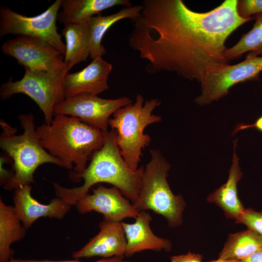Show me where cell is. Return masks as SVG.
<instances>
[{"mask_svg":"<svg viewBox=\"0 0 262 262\" xmlns=\"http://www.w3.org/2000/svg\"><path fill=\"white\" fill-rule=\"evenodd\" d=\"M249 128H255L262 132V115L257 118L256 121L251 124H237L232 132V135H235L240 131Z\"/></svg>","mask_w":262,"mask_h":262,"instance_id":"cell-28","label":"cell"},{"mask_svg":"<svg viewBox=\"0 0 262 262\" xmlns=\"http://www.w3.org/2000/svg\"><path fill=\"white\" fill-rule=\"evenodd\" d=\"M237 10L244 18L262 13V0H237Z\"/></svg>","mask_w":262,"mask_h":262,"instance_id":"cell-25","label":"cell"},{"mask_svg":"<svg viewBox=\"0 0 262 262\" xmlns=\"http://www.w3.org/2000/svg\"><path fill=\"white\" fill-rule=\"evenodd\" d=\"M17 117L23 129L21 135H16V128L3 120L0 121L2 129L0 147L13 161L14 175L4 185L7 190L33 182L35 170L43 164H54L68 169L64 162L50 154L42 146L36 132L33 115L21 114Z\"/></svg>","mask_w":262,"mask_h":262,"instance_id":"cell-4","label":"cell"},{"mask_svg":"<svg viewBox=\"0 0 262 262\" xmlns=\"http://www.w3.org/2000/svg\"><path fill=\"white\" fill-rule=\"evenodd\" d=\"M36 133L45 149L51 155L73 168L69 176L75 182L81 175L94 153L104 145L105 132L78 118L55 115L50 124L45 123L36 128Z\"/></svg>","mask_w":262,"mask_h":262,"instance_id":"cell-2","label":"cell"},{"mask_svg":"<svg viewBox=\"0 0 262 262\" xmlns=\"http://www.w3.org/2000/svg\"><path fill=\"white\" fill-rule=\"evenodd\" d=\"M262 72V56L247 54L238 64L223 65L207 70L200 81L201 93L196 99L199 105H206L226 96L229 89L240 82L257 80Z\"/></svg>","mask_w":262,"mask_h":262,"instance_id":"cell-9","label":"cell"},{"mask_svg":"<svg viewBox=\"0 0 262 262\" xmlns=\"http://www.w3.org/2000/svg\"><path fill=\"white\" fill-rule=\"evenodd\" d=\"M252 16L255 22L252 29L243 34L235 45L226 49L225 57L228 62L241 57L246 52L252 56L262 55V13Z\"/></svg>","mask_w":262,"mask_h":262,"instance_id":"cell-23","label":"cell"},{"mask_svg":"<svg viewBox=\"0 0 262 262\" xmlns=\"http://www.w3.org/2000/svg\"><path fill=\"white\" fill-rule=\"evenodd\" d=\"M67 73L65 66L53 71H34L25 68L21 79L15 82L10 79L1 85L0 98L6 99L18 93L25 94L38 105L46 123L50 124L55 107L66 99L64 79Z\"/></svg>","mask_w":262,"mask_h":262,"instance_id":"cell-7","label":"cell"},{"mask_svg":"<svg viewBox=\"0 0 262 262\" xmlns=\"http://www.w3.org/2000/svg\"><path fill=\"white\" fill-rule=\"evenodd\" d=\"M144 102V98L138 94L133 104L130 103L118 109L109 120L120 154L133 171L139 168L142 150L151 142L149 135L144 133L145 128L162 120L161 116L152 114L160 105L161 101L152 98Z\"/></svg>","mask_w":262,"mask_h":262,"instance_id":"cell-5","label":"cell"},{"mask_svg":"<svg viewBox=\"0 0 262 262\" xmlns=\"http://www.w3.org/2000/svg\"><path fill=\"white\" fill-rule=\"evenodd\" d=\"M112 69L111 64L98 56L82 70L67 73L64 79L66 98L82 94L98 96L107 90L108 78Z\"/></svg>","mask_w":262,"mask_h":262,"instance_id":"cell-13","label":"cell"},{"mask_svg":"<svg viewBox=\"0 0 262 262\" xmlns=\"http://www.w3.org/2000/svg\"><path fill=\"white\" fill-rule=\"evenodd\" d=\"M203 257L199 254L189 252L186 254L175 255L170 257V262H203Z\"/></svg>","mask_w":262,"mask_h":262,"instance_id":"cell-27","label":"cell"},{"mask_svg":"<svg viewBox=\"0 0 262 262\" xmlns=\"http://www.w3.org/2000/svg\"><path fill=\"white\" fill-rule=\"evenodd\" d=\"M2 53L15 58L20 65L34 71H53L65 66L63 54L48 42L19 35L5 41Z\"/></svg>","mask_w":262,"mask_h":262,"instance_id":"cell-11","label":"cell"},{"mask_svg":"<svg viewBox=\"0 0 262 262\" xmlns=\"http://www.w3.org/2000/svg\"><path fill=\"white\" fill-rule=\"evenodd\" d=\"M144 166L132 170L121 156L115 139L113 130L105 132L102 147L93 154L89 164L81 175L83 183L79 187L67 188L52 182L55 195L70 205L88 193L94 185L108 183L118 188L123 195L134 203L140 191Z\"/></svg>","mask_w":262,"mask_h":262,"instance_id":"cell-3","label":"cell"},{"mask_svg":"<svg viewBox=\"0 0 262 262\" xmlns=\"http://www.w3.org/2000/svg\"><path fill=\"white\" fill-rule=\"evenodd\" d=\"M61 0H56L45 12L27 16L6 6L0 7V37L7 34L23 35L42 40L65 55L66 46L57 31L56 20Z\"/></svg>","mask_w":262,"mask_h":262,"instance_id":"cell-8","label":"cell"},{"mask_svg":"<svg viewBox=\"0 0 262 262\" xmlns=\"http://www.w3.org/2000/svg\"><path fill=\"white\" fill-rule=\"evenodd\" d=\"M117 5L132 4L128 0H61L57 20L64 25L86 23L94 15Z\"/></svg>","mask_w":262,"mask_h":262,"instance_id":"cell-18","label":"cell"},{"mask_svg":"<svg viewBox=\"0 0 262 262\" xmlns=\"http://www.w3.org/2000/svg\"><path fill=\"white\" fill-rule=\"evenodd\" d=\"M262 248V236L247 229L229 234L218 259L239 261Z\"/></svg>","mask_w":262,"mask_h":262,"instance_id":"cell-22","label":"cell"},{"mask_svg":"<svg viewBox=\"0 0 262 262\" xmlns=\"http://www.w3.org/2000/svg\"><path fill=\"white\" fill-rule=\"evenodd\" d=\"M98 226V233L82 248L74 251L73 258L125 257L127 240L121 222H112L103 218Z\"/></svg>","mask_w":262,"mask_h":262,"instance_id":"cell-14","label":"cell"},{"mask_svg":"<svg viewBox=\"0 0 262 262\" xmlns=\"http://www.w3.org/2000/svg\"><path fill=\"white\" fill-rule=\"evenodd\" d=\"M132 103L128 97L105 99L98 96L82 94L66 98L54 109L55 115L76 117L83 122L108 131L110 117L118 109Z\"/></svg>","mask_w":262,"mask_h":262,"instance_id":"cell-10","label":"cell"},{"mask_svg":"<svg viewBox=\"0 0 262 262\" xmlns=\"http://www.w3.org/2000/svg\"><path fill=\"white\" fill-rule=\"evenodd\" d=\"M134 219L133 223L121 222L127 240L125 256L130 257L146 250L166 252L171 250L169 239L160 237L152 231L150 227L152 217L148 213L141 211Z\"/></svg>","mask_w":262,"mask_h":262,"instance_id":"cell-16","label":"cell"},{"mask_svg":"<svg viewBox=\"0 0 262 262\" xmlns=\"http://www.w3.org/2000/svg\"><path fill=\"white\" fill-rule=\"evenodd\" d=\"M237 139L233 141L232 164L227 182L207 198L209 202L215 203L224 211L227 218L236 220L245 209L238 196L237 183L243 176L236 154Z\"/></svg>","mask_w":262,"mask_h":262,"instance_id":"cell-17","label":"cell"},{"mask_svg":"<svg viewBox=\"0 0 262 262\" xmlns=\"http://www.w3.org/2000/svg\"><path fill=\"white\" fill-rule=\"evenodd\" d=\"M235 222L246 225L247 229L262 236V211L258 212L251 208L245 209Z\"/></svg>","mask_w":262,"mask_h":262,"instance_id":"cell-24","label":"cell"},{"mask_svg":"<svg viewBox=\"0 0 262 262\" xmlns=\"http://www.w3.org/2000/svg\"><path fill=\"white\" fill-rule=\"evenodd\" d=\"M238 261L235 260H223L218 259L217 260L211 261L209 262H238Z\"/></svg>","mask_w":262,"mask_h":262,"instance_id":"cell-30","label":"cell"},{"mask_svg":"<svg viewBox=\"0 0 262 262\" xmlns=\"http://www.w3.org/2000/svg\"><path fill=\"white\" fill-rule=\"evenodd\" d=\"M238 262H262V248Z\"/></svg>","mask_w":262,"mask_h":262,"instance_id":"cell-29","label":"cell"},{"mask_svg":"<svg viewBox=\"0 0 262 262\" xmlns=\"http://www.w3.org/2000/svg\"><path fill=\"white\" fill-rule=\"evenodd\" d=\"M237 4V0H225L199 13L181 0H145L132 20L129 46L147 61L148 73L172 72L199 82L207 70L229 64L225 57L227 39L254 19L241 17Z\"/></svg>","mask_w":262,"mask_h":262,"instance_id":"cell-1","label":"cell"},{"mask_svg":"<svg viewBox=\"0 0 262 262\" xmlns=\"http://www.w3.org/2000/svg\"><path fill=\"white\" fill-rule=\"evenodd\" d=\"M30 185L19 186L14 190L15 211L26 229L40 217L61 219L70 211L71 205L59 197L52 199L49 204H43L31 195Z\"/></svg>","mask_w":262,"mask_h":262,"instance_id":"cell-15","label":"cell"},{"mask_svg":"<svg viewBox=\"0 0 262 262\" xmlns=\"http://www.w3.org/2000/svg\"><path fill=\"white\" fill-rule=\"evenodd\" d=\"M79 213L85 214L95 211L103 218L112 222H122L126 218H135L139 213L129 200L115 187L107 188L98 185L80 198L75 205Z\"/></svg>","mask_w":262,"mask_h":262,"instance_id":"cell-12","label":"cell"},{"mask_svg":"<svg viewBox=\"0 0 262 262\" xmlns=\"http://www.w3.org/2000/svg\"><path fill=\"white\" fill-rule=\"evenodd\" d=\"M151 158L144 167L137 200L132 203L139 212L151 210L164 217L171 228L182 224L186 203L180 195H175L167 180L171 165L158 149L150 151Z\"/></svg>","mask_w":262,"mask_h":262,"instance_id":"cell-6","label":"cell"},{"mask_svg":"<svg viewBox=\"0 0 262 262\" xmlns=\"http://www.w3.org/2000/svg\"><path fill=\"white\" fill-rule=\"evenodd\" d=\"M14 206L5 204L0 199V262L13 258L14 251L11 245L22 239L26 230L21 225Z\"/></svg>","mask_w":262,"mask_h":262,"instance_id":"cell-21","label":"cell"},{"mask_svg":"<svg viewBox=\"0 0 262 262\" xmlns=\"http://www.w3.org/2000/svg\"><path fill=\"white\" fill-rule=\"evenodd\" d=\"M143 8L141 5L126 7L115 14L102 16L98 15L87 23L90 37V58L92 60L105 55L106 51L101 41L107 30L115 23L126 18L135 19Z\"/></svg>","mask_w":262,"mask_h":262,"instance_id":"cell-19","label":"cell"},{"mask_svg":"<svg viewBox=\"0 0 262 262\" xmlns=\"http://www.w3.org/2000/svg\"><path fill=\"white\" fill-rule=\"evenodd\" d=\"M62 34L66 39L64 63L68 72L75 65L90 56V37L86 23L64 25Z\"/></svg>","mask_w":262,"mask_h":262,"instance_id":"cell-20","label":"cell"},{"mask_svg":"<svg viewBox=\"0 0 262 262\" xmlns=\"http://www.w3.org/2000/svg\"><path fill=\"white\" fill-rule=\"evenodd\" d=\"M7 262H83L77 260H64V261H51V260H23L12 258ZM94 262H135L126 260L123 256H115L109 258H102L101 260Z\"/></svg>","mask_w":262,"mask_h":262,"instance_id":"cell-26","label":"cell"}]
</instances>
